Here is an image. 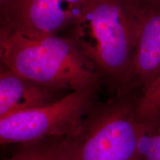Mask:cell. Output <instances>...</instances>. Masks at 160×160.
I'll return each instance as SVG.
<instances>
[{"instance_id": "1", "label": "cell", "mask_w": 160, "mask_h": 160, "mask_svg": "<svg viewBox=\"0 0 160 160\" xmlns=\"http://www.w3.org/2000/svg\"><path fill=\"white\" fill-rule=\"evenodd\" d=\"M142 5L140 0H88L73 26L72 42L117 94L131 68Z\"/></svg>"}, {"instance_id": "2", "label": "cell", "mask_w": 160, "mask_h": 160, "mask_svg": "<svg viewBox=\"0 0 160 160\" xmlns=\"http://www.w3.org/2000/svg\"><path fill=\"white\" fill-rule=\"evenodd\" d=\"M1 65L55 92L97 88L95 66L71 39L57 36L31 37L3 27Z\"/></svg>"}, {"instance_id": "3", "label": "cell", "mask_w": 160, "mask_h": 160, "mask_svg": "<svg viewBox=\"0 0 160 160\" xmlns=\"http://www.w3.org/2000/svg\"><path fill=\"white\" fill-rule=\"evenodd\" d=\"M138 97L132 92L96 104L77 134L52 143L53 160H141Z\"/></svg>"}, {"instance_id": "4", "label": "cell", "mask_w": 160, "mask_h": 160, "mask_svg": "<svg viewBox=\"0 0 160 160\" xmlns=\"http://www.w3.org/2000/svg\"><path fill=\"white\" fill-rule=\"evenodd\" d=\"M97 88L70 92L47 105L0 119V143L33 146L77 134L96 105Z\"/></svg>"}, {"instance_id": "5", "label": "cell", "mask_w": 160, "mask_h": 160, "mask_svg": "<svg viewBox=\"0 0 160 160\" xmlns=\"http://www.w3.org/2000/svg\"><path fill=\"white\" fill-rule=\"evenodd\" d=\"M144 2L131 68L119 94L140 96L160 75V2Z\"/></svg>"}, {"instance_id": "6", "label": "cell", "mask_w": 160, "mask_h": 160, "mask_svg": "<svg viewBox=\"0 0 160 160\" xmlns=\"http://www.w3.org/2000/svg\"><path fill=\"white\" fill-rule=\"evenodd\" d=\"M88 0H25L3 27L31 37L54 36L77 22Z\"/></svg>"}, {"instance_id": "7", "label": "cell", "mask_w": 160, "mask_h": 160, "mask_svg": "<svg viewBox=\"0 0 160 160\" xmlns=\"http://www.w3.org/2000/svg\"><path fill=\"white\" fill-rule=\"evenodd\" d=\"M56 93L1 65L0 119L47 105Z\"/></svg>"}, {"instance_id": "8", "label": "cell", "mask_w": 160, "mask_h": 160, "mask_svg": "<svg viewBox=\"0 0 160 160\" xmlns=\"http://www.w3.org/2000/svg\"><path fill=\"white\" fill-rule=\"evenodd\" d=\"M145 123L139 141L141 160H160V114Z\"/></svg>"}, {"instance_id": "9", "label": "cell", "mask_w": 160, "mask_h": 160, "mask_svg": "<svg viewBox=\"0 0 160 160\" xmlns=\"http://www.w3.org/2000/svg\"><path fill=\"white\" fill-rule=\"evenodd\" d=\"M137 113L142 122L151 121L160 114V75L148 88L139 96Z\"/></svg>"}, {"instance_id": "10", "label": "cell", "mask_w": 160, "mask_h": 160, "mask_svg": "<svg viewBox=\"0 0 160 160\" xmlns=\"http://www.w3.org/2000/svg\"><path fill=\"white\" fill-rule=\"evenodd\" d=\"M51 145L20 146L14 154L3 160H53Z\"/></svg>"}, {"instance_id": "11", "label": "cell", "mask_w": 160, "mask_h": 160, "mask_svg": "<svg viewBox=\"0 0 160 160\" xmlns=\"http://www.w3.org/2000/svg\"><path fill=\"white\" fill-rule=\"evenodd\" d=\"M24 1L25 0H0L2 19H3L4 26H8L11 24Z\"/></svg>"}, {"instance_id": "12", "label": "cell", "mask_w": 160, "mask_h": 160, "mask_svg": "<svg viewBox=\"0 0 160 160\" xmlns=\"http://www.w3.org/2000/svg\"><path fill=\"white\" fill-rule=\"evenodd\" d=\"M140 1H146V2H160V0H140Z\"/></svg>"}]
</instances>
